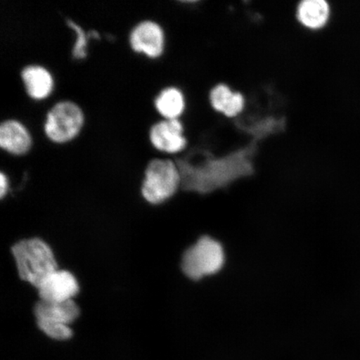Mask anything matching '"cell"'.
I'll return each instance as SVG.
<instances>
[{
  "label": "cell",
  "instance_id": "1",
  "mask_svg": "<svg viewBox=\"0 0 360 360\" xmlns=\"http://www.w3.org/2000/svg\"><path fill=\"white\" fill-rule=\"evenodd\" d=\"M12 254L20 277L36 288L58 269L51 247L40 238H28L18 242L12 248Z\"/></svg>",
  "mask_w": 360,
  "mask_h": 360
},
{
  "label": "cell",
  "instance_id": "2",
  "mask_svg": "<svg viewBox=\"0 0 360 360\" xmlns=\"http://www.w3.org/2000/svg\"><path fill=\"white\" fill-rule=\"evenodd\" d=\"M224 262L222 245L214 238L205 236L184 252L181 268L188 278L200 281L205 276L219 273Z\"/></svg>",
  "mask_w": 360,
  "mask_h": 360
},
{
  "label": "cell",
  "instance_id": "3",
  "mask_svg": "<svg viewBox=\"0 0 360 360\" xmlns=\"http://www.w3.org/2000/svg\"><path fill=\"white\" fill-rule=\"evenodd\" d=\"M181 186L179 171L171 160L153 159L148 162L142 184V195L152 205L170 199Z\"/></svg>",
  "mask_w": 360,
  "mask_h": 360
},
{
  "label": "cell",
  "instance_id": "4",
  "mask_svg": "<svg viewBox=\"0 0 360 360\" xmlns=\"http://www.w3.org/2000/svg\"><path fill=\"white\" fill-rule=\"evenodd\" d=\"M84 122V112L77 103L58 101L47 112L44 132L51 142L65 143L77 136Z\"/></svg>",
  "mask_w": 360,
  "mask_h": 360
},
{
  "label": "cell",
  "instance_id": "5",
  "mask_svg": "<svg viewBox=\"0 0 360 360\" xmlns=\"http://www.w3.org/2000/svg\"><path fill=\"white\" fill-rule=\"evenodd\" d=\"M129 44L134 52L151 58L160 57L165 48L163 29L153 20L139 22L129 34Z\"/></svg>",
  "mask_w": 360,
  "mask_h": 360
},
{
  "label": "cell",
  "instance_id": "6",
  "mask_svg": "<svg viewBox=\"0 0 360 360\" xmlns=\"http://www.w3.org/2000/svg\"><path fill=\"white\" fill-rule=\"evenodd\" d=\"M40 300L48 302H66L74 300L79 286L76 278L66 270L57 269L38 288Z\"/></svg>",
  "mask_w": 360,
  "mask_h": 360
},
{
  "label": "cell",
  "instance_id": "7",
  "mask_svg": "<svg viewBox=\"0 0 360 360\" xmlns=\"http://www.w3.org/2000/svg\"><path fill=\"white\" fill-rule=\"evenodd\" d=\"M183 124L179 119L163 120L153 124L150 129V141L156 150L176 154L186 147V139L183 136Z\"/></svg>",
  "mask_w": 360,
  "mask_h": 360
},
{
  "label": "cell",
  "instance_id": "8",
  "mask_svg": "<svg viewBox=\"0 0 360 360\" xmlns=\"http://www.w3.org/2000/svg\"><path fill=\"white\" fill-rule=\"evenodd\" d=\"M32 146L28 129L16 120L8 119L0 124V148L13 155L27 154Z\"/></svg>",
  "mask_w": 360,
  "mask_h": 360
},
{
  "label": "cell",
  "instance_id": "9",
  "mask_svg": "<svg viewBox=\"0 0 360 360\" xmlns=\"http://www.w3.org/2000/svg\"><path fill=\"white\" fill-rule=\"evenodd\" d=\"M37 323H60L69 326L79 317V309L74 300L66 302H48L39 300L34 307Z\"/></svg>",
  "mask_w": 360,
  "mask_h": 360
},
{
  "label": "cell",
  "instance_id": "10",
  "mask_svg": "<svg viewBox=\"0 0 360 360\" xmlns=\"http://www.w3.org/2000/svg\"><path fill=\"white\" fill-rule=\"evenodd\" d=\"M20 77L27 94L33 100H44L53 91L51 72L42 65H30L22 68Z\"/></svg>",
  "mask_w": 360,
  "mask_h": 360
},
{
  "label": "cell",
  "instance_id": "11",
  "mask_svg": "<svg viewBox=\"0 0 360 360\" xmlns=\"http://www.w3.org/2000/svg\"><path fill=\"white\" fill-rule=\"evenodd\" d=\"M211 105L216 111L222 112L229 118L240 114L245 108V98L240 93L233 92L225 84H219L210 92Z\"/></svg>",
  "mask_w": 360,
  "mask_h": 360
},
{
  "label": "cell",
  "instance_id": "12",
  "mask_svg": "<svg viewBox=\"0 0 360 360\" xmlns=\"http://www.w3.org/2000/svg\"><path fill=\"white\" fill-rule=\"evenodd\" d=\"M330 6L325 0H304L297 7V19L309 30H319L327 24Z\"/></svg>",
  "mask_w": 360,
  "mask_h": 360
},
{
  "label": "cell",
  "instance_id": "13",
  "mask_svg": "<svg viewBox=\"0 0 360 360\" xmlns=\"http://www.w3.org/2000/svg\"><path fill=\"white\" fill-rule=\"evenodd\" d=\"M155 107L165 120H176L186 109V101L180 89L168 87L158 94L155 98Z\"/></svg>",
  "mask_w": 360,
  "mask_h": 360
},
{
  "label": "cell",
  "instance_id": "14",
  "mask_svg": "<svg viewBox=\"0 0 360 360\" xmlns=\"http://www.w3.org/2000/svg\"><path fill=\"white\" fill-rule=\"evenodd\" d=\"M66 25L69 26L72 30L76 34V40L74 44L73 51H72V56L76 60H83L86 58L87 51L86 49L88 46V39L90 37V34L84 32L82 27L76 24V22L70 19L65 20Z\"/></svg>",
  "mask_w": 360,
  "mask_h": 360
},
{
  "label": "cell",
  "instance_id": "15",
  "mask_svg": "<svg viewBox=\"0 0 360 360\" xmlns=\"http://www.w3.org/2000/svg\"><path fill=\"white\" fill-rule=\"evenodd\" d=\"M40 330L45 335L57 340H66L73 335L69 326L60 325V323H37Z\"/></svg>",
  "mask_w": 360,
  "mask_h": 360
},
{
  "label": "cell",
  "instance_id": "16",
  "mask_svg": "<svg viewBox=\"0 0 360 360\" xmlns=\"http://www.w3.org/2000/svg\"><path fill=\"white\" fill-rule=\"evenodd\" d=\"M8 188V179L3 172L0 173V196L6 195Z\"/></svg>",
  "mask_w": 360,
  "mask_h": 360
}]
</instances>
